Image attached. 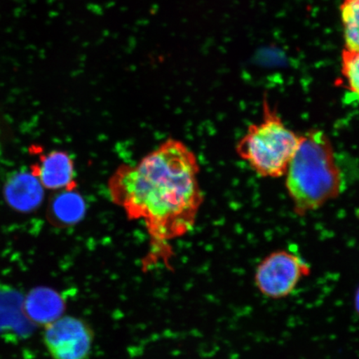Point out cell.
Listing matches in <instances>:
<instances>
[{
    "instance_id": "1",
    "label": "cell",
    "mask_w": 359,
    "mask_h": 359,
    "mask_svg": "<svg viewBox=\"0 0 359 359\" xmlns=\"http://www.w3.org/2000/svg\"><path fill=\"white\" fill-rule=\"evenodd\" d=\"M199 172L194 152L168 139L137 164L119 165L107 187L129 219L144 222L154 245H165L194 226L204 201Z\"/></svg>"
},
{
    "instance_id": "2",
    "label": "cell",
    "mask_w": 359,
    "mask_h": 359,
    "mask_svg": "<svg viewBox=\"0 0 359 359\" xmlns=\"http://www.w3.org/2000/svg\"><path fill=\"white\" fill-rule=\"evenodd\" d=\"M285 187L299 217L316 212L343 192L344 179L333 144L321 130L300 135L287 168Z\"/></svg>"
},
{
    "instance_id": "3",
    "label": "cell",
    "mask_w": 359,
    "mask_h": 359,
    "mask_svg": "<svg viewBox=\"0 0 359 359\" xmlns=\"http://www.w3.org/2000/svg\"><path fill=\"white\" fill-rule=\"evenodd\" d=\"M299 137L287 127L264 98L262 120L250 126L238 142L236 151L258 176L279 178L285 177Z\"/></svg>"
},
{
    "instance_id": "4",
    "label": "cell",
    "mask_w": 359,
    "mask_h": 359,
    "mask_svg": "<svg viewBox=\"0 0 359 359\" xmlns=\"http://www.w3.org/2000/svg\"><path fill=\"white\" fill-rule=\"evenodd\" d=\"M311 266L293 251L280 249L264 257L255 269L254 283L259 294L269 299L288 298L305 278Z\"/></svg>"
},
{
    "instance_id": "5",
    "label": "cell",
    "mask_w": 359,
    "mask_h": 359,
    "mask_svg": "<svg viewBox=\"0 0 359 359\" xmlns=\"http://www.w3.org/2000/svg\"><path fill=\"white\" fill-rule=\"evenodd\" d=\"M93 341L91 326L74 316H62L43 332V343L53 359H88Z\"/></svg>"
},
{
    "instance_id": "6",
    "label": "cell",
    "mask_w": 359,
    "mask_h": 359,
    "mask_svg": "<svg viewBox=\"0 0 359 359\" xmlns=\"http://www.w3.org/2000/svg\"><path fill=\"white\" fill-rule=\"evenodd\" d=\"M4 197L8 205L15 212L32 213L43 203L44 187L31 170H16L7 177Z\"/></svg>"
},
{
    "instance_id": "7",
    "label": "cell",
    "mask_w": 359,
    "mask_h": 359,
    "mask_svg": "<svg viewBox=\"0 0 359 359\" xmlns=\"http://www.w3.org/2000/svg\"><path fill=\"white\" fill-rule=\"evenodd\" d=\"M31 172L48 190H74L77 187L74 160L66 151H52L40 155Z\"/></svg>"
},
{
    "instance_id": "8",
    "label": "cell",
    "mask_w": 359,
    "mask_h": 359,
    "mask_svg": "<svg viewBox=\"0 0 359 359\" xmlns=\"http://www.w3.org/2000/svg\"><path fill=\"white\" fill-rule=\"evenodd\" d=\"M24 309L29 320L36 325L46 326L62 316L66 304L56 290L39 286L27 294Z\"/></svg>"
},
{
    "instance_id": "9",
    "label": "cell",
    "mask_w": 359,
    "mask_h": 359,
    "mask_svg": "<svg viewBox=\"0 0 359 359\" xmlns=\"http://www.w3.org/2000/svg\"><path fill=\"white\" fill-rule=\"evenodd\" d=\"M86 212V202L76 189L62 190L49 202L48 219L53 226L71 227L82 221Z\"/></svg>"
},
{
    "instance_id": "10",
    "label": "cell",
    "mask_w": 359,
    "mask_h": 359,
    "mask_svg": "<svg viewBox=\"0 0 359 359\" xmlns=\"http://www.w3.org/2000/svg\"><path fill=\"white\" fill-rule=\"evenodd\" d=\"M339 11L344 48L359 52V0H342Z\"/></svg>"
},
{
    "instance_id": "11",
    "label": "cell",
    "mask_w": 359,
    "mask_h": 359,
    "mask_svg": "<svg viewBox=\"0 0 359 359\" xmlns=\"http://www.w3.org/2000/svg\"><path fill=\"white\" fill-rule=\"evenodd\" d=\"M343 85L359 100V52L344 48L341 53Z\"/></svg>"
}]
</instances>
